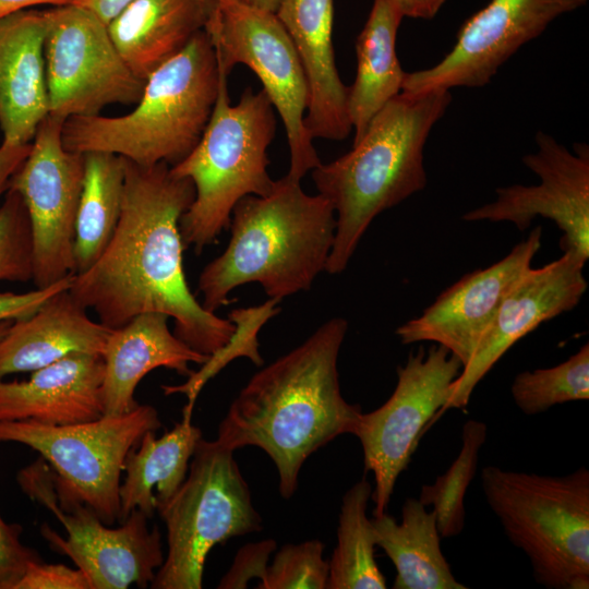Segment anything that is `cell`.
Wrapping results in <instances>:
<instances>
[{"instance_id":"cell-1","label":"cell","mask_w":589,"mask_h":589,"mask_svg":"<svg viewBox=\"0 0 589 589\" xmlns=\"http://www.w3.org/2000/svg\"><path fill=\"white\" fill-rule=\"evenodd\" d=\"M124 167L115 235L88 269L72 276L69 291L110 329L145 312L167 314L173 334L209 358L228 346L237 326L207 311L185 278L180 219L194 199V185L175 177L165 163L140 166L124 158Z\"/></svg>"},{"instance_id":"cell-2","label":"cell","mask_w":589,"mask_h":589,"mask_svg":"<svg viewBox=\"0 0 589 589\" xmlns=\"http://www.w3.org/2000/svg\"><path fill=\"white\" fill-rule=\"evenodd\" d=\"M348 322L334 317L302 344L253 374L220 421L217 441L263 449L290 498L305 460L342 434H353L361 408L340 389L338 356Z\"/></svg>"},{"instance_id":"cell-3","label":"cell","mask_w":589,"mask_h":589,"mask_svg":"<svg viewBox=\"0 0 589 589\" xmlns=\"http://www.w3.org/2000/svg\"><path fill=\"white\" fill-rule=\"evenodd\" d=\"M225 251L201 272L202 305L215 313L239 286L259 283L269 299L309 290L326 268L336 214L322 194L311 195L288 175L264 196L247 195L233 207Z\"/></svg>"},{"instance_id":"cell-4","label":"cell","mask_w":589,"mask_h":589,"mask_svg":"<svg viewBox=\"0 0 589 589\" xmlns=\"http://www.w3.org/2000/svg\"><path fill=\"white\" fill-rule=\"evenodd\" d=\"M450 101L446 89L400 92L372 118L348 153L311 171L318 193L336 214L327 273L346 269L378 214L424 189V145Z\"/></svg>"},{"instance_id":"cell-5","label":"cell","mask_w":589,"mask_h":589,"mask_svg":"<svg viewBox=\"0 0 589 589\" xmlns=\"http://www.w3.org/2000/svg\"><path fill=\"white\" fill-rule=\"evenodd\" d=\"M220 70L204 31L145 81L135 108L118 117L75 116L62 127L68 151L116 154L140 166L182 160L200 141L218 95Z\"/></svg>"},{"instance_id":"cell-6","label":"cell","mask_w":589,"mask_h":589,"mask_svg":"<svg viewBox=\"0 0 589 589\" xmlns=\"http://www.w3.org/2000/svg\"><path fill=\"white\" fill-rule=\"evenodd\" d=\"M218 67V95L209 121L194 148L170 167L175 177L190 179L194 185L180 232L184 248L193 247L196 254L229 228L232 209L242 197L267 195L275 183L267 170V149L276 131L274 107L263 88L252 87L231 105L229 74Z\"/></svg>"},{"instance_id":"cell-7","label":"cell","mask_w":589,"mask_h":589,"mask_svg":"<svg viewBox=\"0 0 589 589\" xmlns=\"http://www.w3.org/2000/svg\"><path fill=\"white\" fill-rule=\"evenodd\" d=\"M484 498L546 589L589 588V470L565 476L485 466Z\"/></svg>"},{"instance_id":"cell-8","label":"cell","mask_w":589,"mask_h":589,"mask_svg":"<svg viewBox=\"0 0 589 589\" xmlns=\"http://www.w3.org/2000/svg\"><path fill=\"white\" fill-rule=\"evenodd\" d=\"M233 453L217 440L199 442L185 480L157 510L167 530V552L152 588L201 589L216 545L262 530Z\"/></svg>"},{"instance_id":"cell-9","label":"cell","mask_w":589,"mask_h":589,"mask_svg":"<svg viewBox=\"0 0 589 589\" xmlns=\"http://www.w3.org/2000/svg\"><path fill=\"white\" fill-rule=\"evenodd\" d=\"M160 426L153 406L137 405L120 416L65 425L0 421V442L36 450L51 468L56 486L85 503L111 526L119 521V490L127 456L146 432Z\"/></svg>"},{"instance_id":"cell-10","label":"cell","mask_w":589,"mask_h":589,"mask_svg":"<svg viewBox=\"0 0 589 589\" xmlns=\"http://www.w3.org/2000/svg\"><path fill=\"white\" fill-rule=\"evenodd\" d=\"M16 480L29 498L63 526L65 538L46 524L40 533L53 551L85 573L92 589L151 586L165 554L158 527L149 528L141 510H132L117 528L109 527L89 506L56 486L52 470L41 457L21 469Z\"/></svg>"},{"instance_id":"cell-11","label":"cell","mask_w":589,"mask_h":589,"mask_svg":"<svg viewBox=\"0 0 589 589\" xmlns=\"http://www.w3.org/2000/svg\"><path fill=\"white\" fill-rule=\"evenodd\" d=\"M204 31L218 64L230 74L239 63L259 77L279 113L290 152L288 176L300 180L321 164L304 118L309 84L294 45L275 12L236 0H208Z\"/></svg>"},{"instance_id":"cell-12","label":"cell","mask_w":589,"mask_h":589,"mask_svg":"<svg viewBox=\"0 0 589 589\" xmlns=\"http://www.w3.org/2000/svg\"><path fill=\"white\" fill-rule=\"evenodd\" d=\"M461 369L459 359L446 348L421 346L397 368L389 398L361 412L352 435L360 441L364 471L374 477L373 516L386 513L398 477L408 468L428 423L443 411Z\"/></svg>"},{"instance_id":"cell-13","label":"cell","mask_w":589,"mask_h":589,"mask_svg":"<svg viewBox=\"0 0 589 589\" xmlns=\"http://www.w3.org/2000/svg\"><path fill=\"white\" fill-rule=\"evenodd\" d=\"M44 12L49 115L96 116L108 105L140 100L145 81L124 62L107 24L76 3Z\"/></svg>"},{"instance_id":"cell-14","label":"cell","mask_w":589,"mask_h":589,"mask_svg":"<svg viewBox=\"0 0 589 589\" xmlns=\"http://www.w3.org/2000/svg\"><path fill=\"white\" fill-rule=\"evenodd\" d=\"M64 119L48 115L9 189L22 199L33 239V283L46 288L74 275V237L84 154L62 142ZM8 189V190H9Z\"/></svg>"},{"instance_id":"cell-15","label":"cell","mask_w":589,"mask_h":589,"mask_svg":"<svg viewBox=\"0 0 589 589\" xmlns=\"http://www.w3.org/2000/svg\"><path fill=\"white\" fill-rule=\"evenodd\" d=\"M537 151L522 157L540 182L495 190L493 202L467 212L466 221H509L526 230L537 217L551 219L562 231L561 248L586 263L589 257V147L573 152L552 135H536Z\"/></svg>"},{"instance_id":"cell-16","label":"cell","mask_w":589,"mask_h":589,"mask_svg":"<svg viewBox=\"0 0 589 589\" xmlns=\"http://www.w3.org/2000/svg\"><path fill=\"white\" fill-rule=\"evenodd\" d=\"M587 0H492L459 29L453 49L435 65L406 72L401 92L481 87L521 46Z\"/></svg>"},{"instance_id":"cell-17","label":"cell","mask_w":589,"mask_h":589,"mask_svg":"<svg viewBox=\"0 0 589 589\" xmlns=\"http://www.w3.org/2000/svg\"><path fill=\"white\" fill-rule=\"evenodd\" d=\"M541 238L542 228L538 226L502 260L462 276L446 288L418 317L396 329L401 344L440 345L466 366L504 298L531 267Z\"/></svg>"},{"instance_id":"cell-18","label":"cell","mask_w":589,"mask_h":589,"mask_svg":"<svg viewBox=\"0 0 589 589\" xmlns=\"http://www.w3.org/2000/svg\"><path fill=\"white\" fill-rule=\"evenodd\" d=\"M584 262L568 252L538 268L530 267L504 298L476 352L452 383L443 411L464 409L494 364L541 323L573 310L588 283Z\"/></svg>"},{"instance_id":"cell-19","label":"cell","mask_w":589,"mask_h":589,"mask_svg":"<svg viewBox=\"0 0 589 589\" xmlns=\"http://www.w3.org/2000/svg\"><path fill=\"white\" fill-rule=\"evenodd\" d=\"M289 34L309 84L304 125L314 139L339 141L352 131L348 86L338 73L333 48V0H278L275 11Z\"/></svg>"},{"instance_id":"cell-20","label":"cell","mask_w":589,"mask_h":589,"mask_svg":"<svg viewBox=\"0 0 589 589\" xmlns=\"http://www.w3.org/2000/svg\"><path fill=\"white\" fill-rule=\"evenodd\" d=\"M101 354L74 353L32 372L26 381L0 378V421L65 425L104 416Z\"/></svg>"},{"instance_id":"cell-21","label":"cell","mask_w":589,"mask_h":589,"mask_svg":"<svg viewBox=\"0 0 589 589\" xmlns=\"http://www.w3.org/2000/svg\"><path fill=\"white\" fill-rule=\"evenodd\" d=\"M45 12L25 9L0 20L2 143L28 144L49 115Z\"/></svg>"},{"instance_id":"cell-22","label":"cell","mask_w":589,"mask_h":589,"mask_svg":"<svg viewBox=\"0 0 589 589\" xmlns=\"http://www.w3.org/2000/svg\"><path fill=\"white\" fill-rule=\"evenodd\" d=\"M87 311L67 288L29 316L12 321L0 337V378L74 353L103 354L113 329L92 320Z\"/></svg>"},{"instance_id":"cell-23","label":"cell","mask_w":589,"mask_h":589,"mask_svg":"<svg viewBox=\"0 0 589 589\" xmlns=\"http://www.w3.org/2000/svg\"><path fill=\"white\" fill-rule=\"evenodd\" d=\"M167 314L145 312L136 315L118 329H113L106 342L103 358L104 416H120L133 410L141 380L157 368L176 371L190 376V363L203 364L208 357L179 339L168 326Z\"/></svg>"},{"instance_id":"cell-24","label":"cell","mask_w":589,"mask_h":589,"mask_svg":"<svg viewBox=\"0 0 589 589\" xmlns=\"http://www.w3.org/2000/svg\"><path fill=\"white\" fill-rule=\"evenodd\" d=\"M208 0H134L107 25L131 71L143 81L204 28Z\"/></svg>"},{"instance_id":"cell-25","label":"cell","mask_w":589,"mask_h":589,"mask_svg":"<svg viewBox=\"0 0 589 589\" xmlns=\"http://www.w3.org/2000/svg\"><path fill=\"white\" fill-rule=\"evenodd\" d=\"M155 432H146L127 456L125 477L119 490L118 524L134 509L152 518L185 480L194 450L203 438L201 429L192 424L191 414H183L179 423L158 438Z\"/></svg>"},{"instance_id":"cell-26","label":"cell","mask_w":589,"mask_h":589,"mask_svg":"<svg viewBox=\"0 0 589 589\" xmlns=\"http://www.w3.org/2000/svg\"><path fill=\"white\" fill-rule=\"evenodd\" d=\"M376 546L396 569L394 589H466L459 582L441 549L434 513L418 498L407 497L401 520L384 513L371 518Z\"/></svg>"},{"instance_id":"cell-27","label":"cell","mask_w":589,"mask_h":589,"mask_svg":"<svg viewBox=\"0 0 589 589\" xmlns=\"http://www.w3.org/2000/svg\"><path fill=\"white\" fill-rule=\"evenodd\" d=\"M404 15L394 0H374L357 37V72L348 86V115L353 142L365 132L372 118L401 92L405 71L396 53V37Z\"/></svg>"},{"instance_id":"cell-28","label":"cell","mask_w":589,"mask_h":589,"mask_svg":"<svg viewBox=\"0 0 589 589\" xmlns=\"http://www.w3.org/2000/svg\"><path fill=\"white\" fill-rule=\"evenodd\" d=\"M124 158L84 154V179L74 237V275L88 269L108 247L118 226L124 189Z\"/></svg>"},{"instance_id":"cell-29","label":"cell","mask_w":589,"mask_h":589,"mask_svg":"<svg viewBox=\"0 0 589 589\" xmlns=\"http://www.w3.org/2000/svg\"><path fill=\"white\" fill-rule=\"evenodd\" d=\"M372 485L362 478L342 496L337 544L328 560L326 589H385V576L375 560V534L366 510Z\"/></svg>"},{"instance_id":"cell-30","label":"cell","mask_w":589,"mask_h":589,"mask_svg":"<svg viewBox=\"0 0 589 589\" xmlns=\"http://www.w3.org/2000/svg\"><path fill=\"white\" fill-rule=\"evenodd\" d=\"M488 437V425L469 419L461 429V446L448 469L431 484H423L418 500L431 506L442 538L460 534L465 527V497L474 478L479 455Z\"/></svg>"},{"instance_id":"cell-31","label":"cell","mask_w":589,"mask_h":589,"mask_svg":"<svg viewBox=\"0 0 589 589\" xmlns=\"http://www.w3.org/2000/svg\"><path fill=\"white\" fill-rule=\"evenodd\" d=\"M518 409L534 416L556 405L589 399V345L551 368L522 371L510 385Z\"/></svg>"},{"instance_id":"cell-32","label":"cell","mask_w":589,"mask_h":589,"mask_svg":"<svg viewBox=\"0 0 589 589\" xmlns=\"http://www.w3.org/2000/svg\"><path fill=\"white\" fill-rule=\"evenodd\" d=\"M324 548V543L315 539L281 546L256 588L326 589L328 561L323 556Z\"/></svg>"},{"instance_id":"cell-33","label":"cell","mask_w":589,"mask_h":589,"mask_svg":"<svg viewBox=\"0 0 589 589\" xmlns=\"http://www.w3.org/2000/svg\"><path fill=\"white\" fill-rule=\"evenodd\" d=\"M31 224L21 196L8 190L0 203V281L33 280Z\"/></svg>"},{"instance_id":"cell-34","label":"cell","mask_w":589,"mask_h":589,"mask_svg":"<svg viewBox=\"0 0 589 589\" xmlns=\"http://www.w3.org/2000/svg\"><path fill=\"white\" fill-rule=\"evenodd\" d=\"M23 528L0 515V589H13L26 566L40 556L21 541Z\"/></svg>"},{"instance_id":"cell-35","label":"cell","mask_w":589,"mask_h":589,"mask_svg":"<svg viewBox=\"0 0 589 589\" xmlns=\"http://www.w3.org/2000/svg\"><path fill=\"white\" fill-rule=\"evenodd\" d=\"M13 589H92L91 581L80 568L62 564L31 562Z\"/></svg>"},{"instance_id":"cell-36","label":"cell","mask_w":589,"mask_h":589,"mask_svg":"<svg viewBox=\"0 0 589 589\" xmlns=\"http://www.w3.org/2000/svg\"><path fill=\"white\" fill-rule=\"evenodd\" d=\"M275 549L276 542L272 539L244 545L237 553L231 567L217 587L221 589L247 588L252 578L261 579Z\"/></svg>"},{"instance_id":"cell-37","label":"cell","mask_w":589,"mask_h":589,"mask_svg":"<svg viewBox=\"0 0 589 589\" xmlns=\"http://www.w3.org/2000/svg\"><path fill=\"white\" fill-rule=\"evenodd\" d=\"M72 276L65 277L49 287L36 288L23 293L0 291V322L29 316L50 297L70 288Z\"/></svg>"},{"instance_id":"cell-38","label":"cell","mask_w":589,"mask_h":589,"mask_svg":"<svg viewBox=\"0 0 589 589\" xmlns=\"http://www.w3.org/2000/svg\"><path fill=\"white\" fill-rule=\"evenodd\" d=\"M31 143L28 144H5L0 145V199L7 193L12 176L20 168L28 155Z\"/></svg>"},{"instance_id":"cell-39","label":"cell","mask_w":589,"mask_h":589,"mask_svg":"<svg viewBox=\"0 0 589 589\" xmlns=\"http://www.w3.org/2000/svg\"><path fill=\"white\" fill-rule=\"evenodd\" d=\"M404 17L432 19L445 0H394Z\"/></svg>"},{"instance_id":"cell-40","label":"cell","mask_w":589,"mask_h":589,"mask_svg":"<svg viewBox=\"0 0 589 589\" xmlns=\"http://www.w3.org/2000/svg\"><path fill=\"white\" fill-rule=\"evenodd\" d=\"M132 1L134 0H77L76 4L88 9L108 25Z\"/></svg>"},{"instance_id":"cell-41","label":"cell","mask_w":589,"mask_h":589,"mask_svg":"<svg viewBox=\"0 0 589 589\" xmlns=\"http://www.w3.org/2000/svg\"><path fill=\"white\" fill-rule=\"evenodd\" d=\"M76 2L77 0H0V20L36 5L49 4L56 7Z\"/></svg>"},{"instance_id":"cell-42","label":"cell","mask_w":589,"mask_h":589,"mask_svg":"<svg viewBox=\"0 0 589 589\" xmlns=\"http://www.w3.org/2000/svg\"><path fill=\"white\" fill-rule=\"evenodd\" d=\"M249 5L257 7L267 11L275 12L277 9L278 0H236Z\"/></svg>"},{"instance_id":"cell-43","label":"cell","mask_w":589,"mask_h":589,"mask_svg":"<svg viewBox=\"0 0 589 589\" xmlns=\"http://www.w3.org/2000/svg\"><path fill=\"white\" fill-rule=\"evenodd\" d=\"M12 321L0 322V337L5 333Z\"/></svg>"}]
</instances>
